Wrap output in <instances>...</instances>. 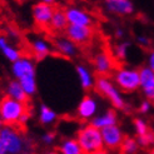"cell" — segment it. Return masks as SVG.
<instances>
[{
    "label": "cell",
    "instance_id": "4316f807",
    "mask_svg": "<svg viewBox=\"0 0 154 154\" xmlns=\"http://www.w3.org/2000/svg\"><path fill=\"white\" fill-rule=\"evenodd\" d=\"M133 124H134V130H135L137 138L144 137V135H147V134H149L152 132V128L148 125L147 120H145L144 118H140V117L135 118L134 122H133Z\"/></svg>",
    "mask_w": 154,
    "mask_h": 154
},
{
    "label": "cell",
    "instance_id": "ba28073f",
    "mask_svg": "<svg viewBox=\"0 0 154 154\" xmlns=\"http://www.w3.org/2000/svg\"><path fill=\"white\" fill-rule=\"evenodd\" d=\"M55 11L54 5L47 4L45 2L36 3L32 8V17L35 23V25L40 29H47L49 28V24L51 21V18Z\"/></svg>",
    "mask_w": 154,
    "mask_h": 154
},
{
    "label": "cell",
    "instance_id": "30bf717a",
    "mask_svg": "<svg viewBox=\"0 0 154 154\" xmlns=\"http://www.w3.org/2000/svg\"><path fill=\"white\" fill-rule=\"evenodd\" d=\"M93 66L98 76H108L114 72V59L108 51L100 50L93 58Z\"/></svg>",
    "mask_w": 154,
    "mask_h": 154
},
{
    "label": "cell",
    "instance_id": "83f0119b",
    "mask_svg": "<svg viewBox=\"0 0 154 154\" xmlns=\"http://www.w3.org/2000/svg\"><path fill=\"white\" fill-rule=\"evenodd\" d=\"M137 142L138 144H139V147H143V148H147V147H150V145L154 144V137L152 134V132L147 135H144V137H139V138H137Z\"/></svg>",
    "mask_w": 154,
    "mask_h": 154
},
{
    "label": "cell",
    "instance_id": "7a4b0ae2",
    "mask_svg": "<svg viewBox=\"0 0 154 154\" xmlns=\"http://www.w3.org/2000/svg\"><path fill=\"white\" fill-rule=\"evenodd\" d=\"M76 142L84 154H91L104 148L102 132L90 124H84L76 132Z\"/></svg>",
    "mask_w": 154,
    "mask_h": 154
},
{
    "label": "cell",
    "instance_id": "44dd1931",
    "mask_svg": "<svg viewBox=\"0 0 154 154\" xmlns=\"http://www.w3.org/2000/svg\"><path fill=\"white\" fill-rule=\"evenodd\" d=\"M68 25H69V23L66 20L65 11L63 9H55L53 18H51V21L49 24V29L51 32L61 33V32H65Z\"/></svg>",
    "mask_w": 154,
    "mask_h": 154
},
{
    "label": "cell",
    "instance_id": "7402d4cb",
    "mask_svg": "<svg viewBox=\"0 0 154 154\" xmlns=\"http://www.w3.org/2000/svg\"><path fill=\"white\" fill-rule=\"evenodd\" d=\"M38 118L42 125H51L55 123L58 114L57 112L51 109V108L47 104H40L39 110H38Z\"/></svg>",
    "mask_w": 154,
    "mask_h": 154
},
{
    "label": "cell",
    "instance_id": "277c9868",
    "mask_svg": "<svg viewBox=\"0 0 154 154\" xmlns=\"http://www.w3.org/2000/svg\"><path fill=\"white\" fill-rule=\"evenodd\" d=\"M25 113H28V105L25 103L17 102L6 95L0 100V119L4 125L13 127L18 124Z\"/></svg>",
    "mask_w": 154,
    "mask_h": 154
},
{
    "label": "cell",
    "instance_id": "4dcf8cb0",
    "mask_svg": "<svg viewBox=\"0 0 154 154\" xmlns=\"http://www.w3.org/2000/svg\"><path fill=\"white\" fill-rule=\"evenodd\" d=\"M135 42H137L138 45H140V47H144V48L149 47V45L152 44L150 39H149L148 36H145V35H138V36L135 38Z\"/></svg>",
    "mask_w": 154,
    "mask_h": 154
},
{
    "label": "cell",
    "instance_id": "9c48e42d",
    "mask_svg": "<svg viewBox=\"0 0 154 154\" xmlns=\"http://www.w3.org/2000/svg\"><path fill=\"white\" fill-rule=\"evenodd\" d=\"M99 112V102L93 95H84L76 106V117L82 122H90Z\"/></svg>",
    "mask_w": 154,
    "mask_h": 154
},
{
    "label": "cell",
    "instance_id": "ffe728a7",
    "mask_svg": "<svg viewBox=\"0 0 154 154\" xmlns=\"http://www.w3.org/2000/svg\"><path fill=\"white\" fill-rule=\"evenodd\" d=\"M5 94L6 97H9L11 99L17 102H20V103H28V99L29 97L25 94L24 89L21 88L20 83L18 80H10L9 83L6 84V88H5Z\"/></svg>",
    "mask_w": 154,
    "mask_h": 154
},
{
    "label": "cell",
    "instance_id": "4fadbf2b",
    "mask_svg": "<svg viewBox=\"0 0 154 154\" xmlns=\"http://www.w3.org/2000/svg\"><path fill=\"white\" fill-rule=\"evenodd\" d=\"M11 74L15 80L21 79L23 76L36 74L35 61L30 57H21L19 60L11 64Z\"/></svg>",
    "mask_w": 154,
    "mask_h": 154
},
{
    "label": "cell",
    "instance_id": "1f68e13d",
    "mask_svg": "<svg viewBox=\"0 0 154 154\" xmlns=\"http://www.w3.org/2000/svg\"><path fill=\"white\" fill-rule=\"evenodd\" d=\"M147 66L149 69H152V70L154 72V49L149 53L148 55V59H147Z\"/></svg>",
    "mask_w": 154,
    "mask_h": 154
},
{
    "label": "cell",
    "instance_id": "2e32d148",
    "mask_svg": "<svg viewBox=\"0 0 154 154\" xmlns=\"http://www.w3.org/2000/svg\"><path fill=\"white\" fill-rule=\"evenodd\" d=\"M53 48L59 55L64 58H74L78 54V45L69 40L66 36H58L53 43Z\"/></svg>",
    "mask_w": 154,
    "mask_h": 154
},
{
    "label": "cell",
    "instance_id": "cb8c5ba5",
    "mask_svg": "<svg viewBox=\"0 0 154 154\" xmlns=\"http://www.w3.org/2000/svg\"><path fill=\"white\" fill-rule=\"evenodd\" d=\"M20 83L21 88L24 89L25 94L30 98V97H34L38 91V83H36V74H32V75H26V76H23L21 79L18 80Z\"/></svg>",
    "mask_w": 154,
    "mask_h": 154
},
{
    "label": "cell",
    "instance_id": "d4e9b609",
    "mask_svg": "<svg viewBox=\"0 0 154 154\" xmlns=\"http://www.w3.org/2000/svg\"><path fill=\"white\" fill-rule=\"evenodd\" d=\"M129 49H130L129 42H122V43L115 44L113 47V57L119 61H124L128 58Z\"/></svg>",
    "mask_w": 154,
    "mask_h": 154
},
{
    "label": "cell",
    "instance_id": "8992f818",
    "mask_svg": "<svg viewBox=\"0 0 154 154\" xmlns=\"http://www.w3.org/2000/svg\"><path fill=\"white\" fill-rule=\"evenodd\" d=\"M64 11H65L69 25L93 28V25L95 24V19L93 18V15L80 6L69 5L68 8H65Z\"/></svg>",
    "mask_w": 154,
    "mask_h": 154
},
{
    "label": "cell",
    "instance_id": "e0dca14e",
    "mask_svg": "<svg viewBox=\"0 0 154 154\" xmlns=\"http://www.w3.org/2000/svg\"><path fill=\"white\" fill-rule=\"evenodd\" d=\"M75 73L78 75V79L80 83V87L84 90H91L93 88H95V80L97 78L93 75L91 70L84 64H78L75 66Z\"/></svg>",
    "mask_w": 154,
    "mask_h": 154
},
{
    "label": "cell",
    "instance_id": "52a82bcc",
    "mask_svg": "<svg viewBox=\"0 0 154 154\" xmlns=\"http://www.w3.org/2000/svg\"><path fill=\"white\" fill-rule=\"evenodd\" d=\"M102 132V138H103V144H104V149L106 150H119L123 142L125 139V135L123 129L119 125H113L109 128H105Z\"/></svg>",
    "mask_w": 154,
    "mask_h": 154
},
{
    "label": "cell",
    "instance_id": "d590c367",
    "mask_svg": "<svg viewBox=\"0 0 154 154\" xmlns=\"http://www.w3.org/2000/svg\"><path fill=\"white\" fill-rule=\"evenodd\" d=\"M0 154H6L5 153V149L3 147V144H2V140H0Z\"/></svg>",
    "mask_w": 154,
    "mask_h": 154
},
{
    "label": "cell",
    "instance_id": "f1b7e54d",
    "mask_svg": "<svg viewBox=\"0 0 154 154\" xmlns=\"http://www.w3.org/2000/svg\"><path fill=\"white\" fill-rule=\"evenodd\" d=\"M42 140L45 145H51L54 142H55V133L54 132H47L44 133L42 137Z\"/></svg>",
    "mask_w": 154,
    "mask_h": 154
},
{
    "label": "cell",
    "instance_id": "836d02e7",
    "mask_svg": "<svg viewBox=\"0 0 154 154\" xmlns=\"http://www.w3.org/2000/svg\"><path fill=\"white\" fill-rule=\"evenodd\" d=\"M29 119H30V114H29V112H28V113H25V114L20 118V120H19L18 124H20V125H25L26 123L29 122Z\"/></svg>",
    "mask_w": 154,
    "mask_h": 154
},
{
    "label": "cell",
    "instance_id": "d6986e66",
    "mask_svg": "<svg viewBox=\"0 0 154 154\" xmlns=\"http://www.w3.org/2000/svg\"><path fill=\"white\" fill-rule=\"evenodd\" d=\"M0 51H2L4 58L6 60H9L11 64L23 57L20 49H18L13 44H10L9 39L5 35H0Z\"/></svg>",
    "mask_w": 154,
    "mask_h": 154
},
{
    "label": "cell",
    "instance_id": "d6a6232c",
    "mask_svg": "<svg viewBox=\"0 0 154 154\" xmlns=\"http://www.w3.org/2000/svg\"><path fill=\"white\" fill-rule=\"evenodd\" d=\"M124 34H125V32H124V29H123V28H120V26L115 28V30H114V36L117 38V39H122V38L124 36Z\"/></svg>",
    "mask_w": 154,
    "mask_h": 154
},
{
    "label": "cell",
    "instance_id": "7c38bea8",
    "mask_svg": "<svg viewBox=\"0 0 154 154\" xmlns=\"http://www.w3.org/2000/svg\"><path fill=\"white\" fill-rule=\"evenodd\" d=\"M103 6L109 14L117 17H128L134 11V3L130 0H105Z\"/></svg>",
    "mask_w": 154,
    "mask_h": 154
},
{
    "label": "cell",
    "instance_id": "603a6c76",
    "mask_svg": "<svg viewBox=\"0 0 154 154\" xmlns=\"http://www.w3.org/2000/svg\"><path fill=\"white\" fill-rule=\"evenodd\" d=\"M58 152L60 154H84L75 138H66V139L61 140Z\"/></svg>",
    "mask_w": 154,
    "mask_h": 154
},
{
    "label": "cell",
    "instance_id": "3957f363",
    "mask_svg": "<svg viewBox=\"0 0 154 154\" xmlns=\"http://www.w3.org/2000/svg\"><path fill=\"white\" fill-rule=\"evenodd\" d=\"M95 90L102 97L109 100L114 109H125V99L123 97L122 91L118 89V87L114 84L113 79H110L109 76H98L95 80Z\"/></svg>",
    "mask_w": 154,
    "mask_h": 154
},
{
    "label": "cell",
    "instance_id": "9a60e30c",
    "mask_svg": "<svg viewBox=\"0 0 154 154\" xmlns=\"http://www.w3.org/2000/svg\"><path fill=\"white\" fill-rule=\"evenodd\" d=\"M89 124L99 130H103L113 125H118V114L115 113L114 109H108L103 113H98V115H95L89 122Z\"/></svg>",
    "mask_w": 154,
    "mask_h": 154
},
{
    "label": "cell",
    "instance_id": "ab89813d",
    "mask_svg": "<svg viewBox=\"0 0 154 154\" xmlns=\"http://www.w3.org/2000/svg\"><path fill=\"white\" fill-rule=\"evenodd\" d=\"M148 154H154V150H153V152H150V153H148Z\"/></svg>",
    "mask_w": 154,
    "mask_h": 154
},
{
    "label": "cell",
    "instance_id": "f546056e",
    "mask_svg": "<svg viewBox=\"0 0 154 154\" xmlns=\"http://www.w3.org/2000/svg\"><path fill=\"white\" fill-rule=\"evenodd\" d=\"M152 108H153L152 102L147 100V99H144V100L139 104V113L140 114H148L152 110Z\"/></svg>",
    "mask_w": 154,
    "mask_h": 154
},
{
    "label": "cell",
    "instance_id": "f35d334b",
    "mask_svg": "<svg viewBox=\"0 0 154 154\" xmlns=\"http://www.w3.org/2000/svg\"><path fill=\"white\" fill-rule=\"evenodd\" d=\"M152 134H153V137H154V125L152 127Z\"/></svg>",
    "mask_w": 154,
    "mask_h": 154
},
{
    "label": "cell",
    "instance_id": "74e56055",
    "mask_svg": "<svg viewBox=\"0 0 154 154\" xmlns=\"http://www.w3.org/2000/svg\"><path fill=\"white\" fill-rule=\"evenodd\" d=\"M48 154H60V153H59L58 150H51V152H49Z\"/></svg>",
    "mask_w": 154,
    "mask_h": 154
},
{
    "label": "cell",
    "instance_id": "5b68a950",
    "mask_svg": "<svg viewBox=\"0 0 154 154\" xmlns=\"http://www.w3.org/2000/svg\"><path fill=\"white\" fill-rule=\"evenodd\" d=\"M0 140L6 154H23L25 150V139L20 132L10 125H5L0 132Z\"/></svg>",
    "mask_w": 154,
    "mask_h": 154
},
{
    "label": "cell",
    "instance_id": "5bb4252c",
    "mask_svg": "<svg viewBox=\"0 0 154 154\" xmlns=\"http://www.w3.org/2000/svg\"><path fill=\"white\" fill-rule=\"evenodd\" d=\"M139 76H140V89L145 99L154 103V72L147 65H144L139 69Z\"/></svg>",
    "mask_w": 154,
    "mask_h": 154
},
{
    "label": "cell",
    "instance_id": "8d00e7d4",
    "mask_svg": "<svg viewBox=\"0 0 154 154\" xmlns=\"http://www.w3.org/2000/svg\"><path fill=\"white\" fill-rule=\"evenodd\" d=\"M4 127H5V125H4V123L2 122V119H0V132H2V129H3Z\"/></svg>",
    "mask_w": 154,
    "mask_h": 154
},
{
    "label": "cell",
    "instance_id": "484cf974",
    "mask_svg": "<svg viewBox=\"0 0 154 154\" xmlns=\"http://www.w3.org/2000/svg\"><path fill=\"white\" fill-rule=\"evenodd\" d=\"M139 144L137 142V138L133 137H125L124 142H123L120 147V153L122 154H137V152L139 150Z\"/></svg>",
    "mask_w": 154,
    "mask_h": 154
},
{
    "label": "cell",
    "instance_id": "e575fe53",
    "mask_svg": "<svg viewBox=\"0 0 154 154\" xmlns=\"http://www.w3.org/2000/svg\"><path fill=\"white\" fill-rule=\"evenodd\" d=\"M91 154H113L110 150H106V149H100V150H98V152H95V153H91Z\"/></svg>",
    "mask_w": 154,
    "mask_h": 154
},
{
    "label": "cell",
    "instance_id": "ac0fdd59",
    "mask_svg": "<svg viewBox=\"0 0 154 154\" xmlns=\"http://www.w3.org/2000/svg\"><path fill=\"white\" fill-rule=\"evenodd\" d=\"M30 48H32L33 55L36 60H43L53 50L51 44L44 38H35V39H33L32 43H30Z\"/></svg>",
    "mask_w": 154,
    "mask_h": 154
},
{
    "label": "cell",
    "instance_id": "8fae6325",
    "mask_svg": "<svg viewBox=\"0 0 154 154\" xmlns=\"http://www.w3.org/2000/svg\"><path fill=\"white\" fill-rule=\"evenodd\" d=\"M64 33L69 40H72L76 45H82L91 40V38L94 35V30L93 28H87V26L68 25Z\"/></svg>",
    "mask_w": 154,
    "mask_h": 154
},
{
    "label": "cell",
    "instance_id": "6da1fadb",
    "mask_svg": "<svg viewBox=\"0 0 154 154\" xmlns=\"http://www.w3.org/2000/svg\"><path fill=\"white\" fill-rule=\"evenodd\" d=\"M113 82L122 93H133L140 89L139 69L122 65L113 72Z\"/></svg>",
    "mask_w": 154,
    "mask_h": 154
}]
</instances>
